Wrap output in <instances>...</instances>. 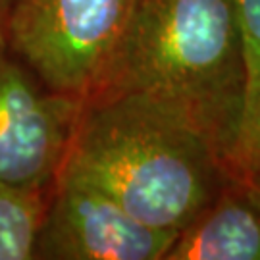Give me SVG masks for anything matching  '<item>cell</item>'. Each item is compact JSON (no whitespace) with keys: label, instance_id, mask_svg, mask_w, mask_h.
Segmentation results:
<instances>
[{"label":"cell","instance_id":"6da1fadb","mask_svg":"<svg viewBox=\"0 0 260 260\" xmlns=\"http://www.w3.org/2000/svg\"><path fill=\"white\" fill-rule=\"evenodd\" d=\"M228 137L143 96L83 103L56 183L94 189L141 222L183 230L223 185Z\"/></svg>","mask_w":260,"mask_h":260},{"label":"cell","instance_id":"7a4b0ae2","mask_svg":"<svg viewBox=\"0 0 260 260\" xmlns=\"http://www.w3.org/2000/svg\"><path fill=\"white\" fill-rule=\"evenodd\" d=\"M245 68L235 0H141L87 101L143 96L232 139Z\"/></svg>","mask_w":260,"mask_h":260},{"label":"cell","instance_id":"3957f363","mask_svg":"<svg viewBox=\"0 0 260 260\" xmlns=\"http://www.w3.org/2000/svg\"><path fill=\"white\" fill-rule=\"evenodd\" d=\"M141 0H14L6 48L48 89L85 101Z\"/></svg>","mask_w":260,"mask_h":260},{"label":"cell","instance_id":"277c9868","mask_svg":"<svg viewBox=\"0 0 260 260\" xmlns=\"http://www.w3.org/2000/svg\"><path fill=\"white\" fill-rule=\"evenodd\" d=\"M83 101L48 89L0 48V187L50 191L56 185Z\"/></svg>","mask_w":260,"mask_h":260},{"label":"cell","instance_id":"5b68a950","mask_svg":"<svg viewBox=\"0 0 260 260\" xmlns=\"http://www.w3.org/2000/svg\"><path fill=\"white\" fill-rule=\"evenodd\" d=\"M177 233L141 222L94 189L56 183L39 228L33 258L162 260Z\"/></svg>","mask_w":260,"mask_h":260},{"label":"cell","instance_id":"8992f818","mask_svg":"<svg viewBox=\"0 0 260 260\" xmlns=\"http://www.w3.org/2000/svg\"><path fill=\"white\" fill-rule=\"evenodd\" d=\"M164 260H260V210L230 181L179 230Z\"/></svg>","mask_w":260,"mask_h":260},{"label":"cell","instance_id":"52a82bcc","mask_svg":"<svg viewBox=\"0 0 260 260\" xmlns=\"http://www.w3.org/2000/svg\"><path fill=\"white\" fill-rule=\"evenodd\" d=\"M50 191L0 187V260H33Z\"/></svg>","mask_w":260,"mask_h":260},{"label":"cell","instance_id":"ba28073f","mask_svg":"<svg viewBox=\"0 0 260 260\" xmlns=\"http://www.w3.org/2000/svg\"><path fill=\"white\" fill-rule=\"evenodd\" d=\"M235 12L245 68L243 112L260 96V0H235Z\"/></svg>","mask_w":260,"mask_h":260},{"label":"cell","instance_id":"9c48e42d","mask_svg":"<svg viewBox=\"0 0 260 260\" xmlns=\"http://www.w3.org/2000/svg\"><path fill=\"white\" fill-rule=\"evenodd\" d=\"M225 170L228 177L233 172L260 176V96L239 114L225 147Z\"/></svg>","mask_w":260,"mask_h":260},{"label":"cell","instance_id":"30bf717a","mask_svg":"<svg viewBox=\"0 0 260 260\" xmlns=\"http://www.w3.org/2000/svg\"><path fill=\"white\" fill-rule=\"evenodd\" d=\"M230 181L241 189L245 197L260 210V176L256 174H245V172H233L230 174Z\"/></svg>","mask_w":260,"mask_h":260},{"label":"cell","instance_id":"8fae6325","mask_svg":"<svg viewBox=\"0 0 260 260\" xmlns=\"http://www.w3.org/2000/svg\"><path fill=\"white\" fill-rule=\"evenodd\" d=\"M14 0H0V48H6V29Z\"/></svg>","mask_w":260,"mask_h":260}]
</instances>
